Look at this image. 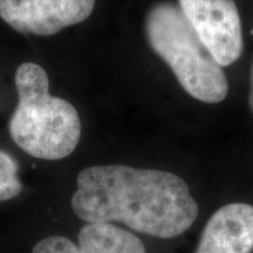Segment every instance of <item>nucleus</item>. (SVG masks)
Segmentation results:
<instances>
[{"label": "nucleus", "mask_w": 253, "mask_h": 253, "mask_svg": "<svg viewBox=\"0 0 253 253\" xmlns=\"http://www.w3.org/2000/svg\"><path fill=\"white\" fill-rule=\"evenodd\" d=\"M96 0H0V18L23 34L50 37L82 23Z\"/></svg>", "instance_id": "obj_5"}, {"label": "nucleus", "mask_w": 253, "mask_h": 253, "mask_svg": "<svg viewBox=\"0 0 253 253\" xmlns=\"http://www.w3.org/2000/svg\"><path fill=\"white\" fill-rule=\"evenodd\" d=\"M253 207L230 203L209 218L196 253H252Z\"/></svg>", "instance_id": "obj_6"}, {"label": "nucleus", "mask_w": 253, "mask_h": 253, "mask_svg": "<svg viewBox=\"0 0 253 253\" xmlns=\"http://www.w3.org/2000/svg\"><path fill=\"white\" fill-rule=\"evenodd\" d=\"M14 80L18 106L8 123L14 143L40 160L69 156L81 137V121L75 107L50 95L48 75L38 63H21Z\"/></svg>", "instance_id": "obj_2"}, {"label": "nucleus", "mask_w": 253, "mask_h": 253, "mask_svg": "<svg viewBox=\"0 0 253 253\" xmlns=\"http://www.w3.org/2000/svg\"><path fill=\"white\" fill-rule=\"evenodd\" d=\"M18 170L19 166L14 157L0 150V201L13 199L23 191Z\"/></svg>", "instance_id": "obj_8"}, {"label": "nucleus", "mask_w": 253, "mask_h": 253, "mask_svg": "<svg viewBox=\"0 0 253 253\" xmlns=\"http://www.w3.org/2000/svg\"><path fill=\"white\" fill-rule=\"evenodd\" d=\"M74 213L86 223H121L135 232L172 239L198 217V204L182 177L123 164L94 166L77 177Z\"/></svg>", "instance_id": "obj_1"}, {"label": "nucleus", "mask_w": 253, "mask_h": 253, "mask_svg": "<svg viewBox=\"0 0 253 253\" xmlns=\"http://www.w3.org/2000/svg\"><path fill=\"white\" fill-rule=\"evenodd\" d=\"M178 6L220 67L238 61L244 39L239 11L233 0H178Z\"/></svg>", "instance_id": "obj_4"}, {"label": "nucleus", "mask_w": 253, "mask_h": 253, "mask_svg": "<svg viewBox=\"0 0 253 253\" xmlns=\"http://www.w3.org/2000/svg\"><path fill=\"white\" fill-rule=\"evenodd\" d=\"M79 244L62 236L40 240L32 253H147L137 236L112 223H88L80 230Z\"/></svg>", "instance_id": "obj_7"}, {"label": "nucleus", "mask_w": 253, "mask_h": 253, "mask_svg": "<svg viewBox=\"0 0 253 253\" xmlns=\"http://www.w3.org/2000/svg\"><path fill=\"white\" fill-rule=\"evenodd\" d=\"M249 107L253 115V62L251 66V75H250V93H249Z\"/></svg>", "instance_id": "obj_9"}, {"label": "nucleus", "mask_w": 253, "mask_h": 253, "mask_svg": "<svg viewBox=\"0 0 253 253\" xmlns=\"http://www.w3.org/2000/svg\"><path fill=\"white\" fill-rule=\"evenodd\" d=\"M144 31L150 48L169 66L190 96L211 104L226 99L229 82L225 73L178 5L167 0L151 5L145 13Z\"/></svg>", "instance_id": "obj_3"}]
</instances>
